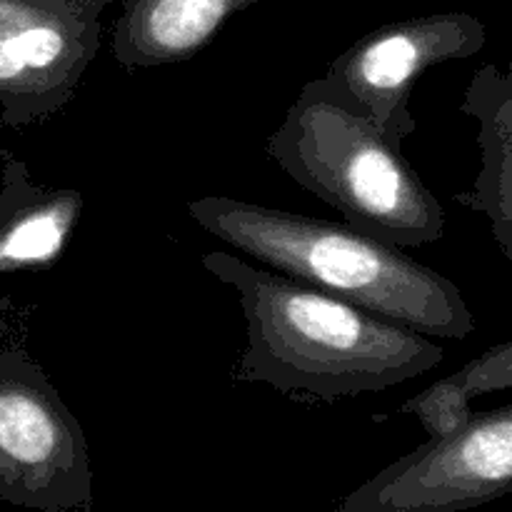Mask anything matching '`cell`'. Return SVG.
Instances as JSON below:
<instances>
[{
	"label": "cell",
	"instance_id": "cell-12",
	"mask_svg": "<svg viewBox=\"0 0 512 512\" xmlns=\"http://www.w3.org/2000/svg\"><path fill=\"white\" fill-rule=\"evenodd\" d=\"M20 3L38 5V8L53 10V13L73 15V18H98L110 5H123L125 0H20Z\"/></svg>",
	"mask_w": 512,
	"mask_h": 512
},
{
	"label": "cell",
	"instance_id": "cell-10",
	"mask_svg": "<svg viewBox=\"0 0 512 512\" xmlns=\"http://www.w3.org/2000/svg\"><path fill=\"white\" fill-rule=\"evenodd\" d=\"M255 3L260 0H125L113 28V55L128 70L185 63Z\"/></svg>",
	"mask_w": 512,
	"mask_h": 512
},
{
	"label": "cell",
	"instance_id": "cell-7",
	"mask_svg": "<svg viewBox=\"0 0 512 512\" xmlns=\"http://www.w3.org/2000/svg\"><path fill=\"white\" fill-rule=\"evenodd\" d=\"M98 18H73L0 0V118L10 128L43 123L78 93L100 50Z\"/></svg>",
	"mask_w": 512,
	"mask_h": 512
},
{
	"label": "cell",
	"instance_id": "cell-3",
	"mask_svg": "<svg viewBox=\"0 0 512 512\" xmlns=\"http://www.w3.org/2000/svg\"><path fill=\"white\" fill-rule=\"evenodd\" d=\"M265 150L295 183L373 238L423 248L445 235L443 205L403 158V145L325 78L300 88Z\"/></svg>",
	"mask_w": 512,
	"mask_h": 512
},
{
	"label": "cell",
	"instance_id": "cell-11",
	"mask_svg": "<svg viewBox=\"0 0 512 512\" xmlns=\"http://www.w3.org/2000/svg\"><path fill=\"white\" fill-rule=\"evenodd\" d=\"M440 383L465 403H473L480 395L512 388V340L493 345L453 375L440 378Z\"/></svg>",
	"mask_w": 512,
	"mask_h": 512
},
{
	"label": "cell",
	"instance_id": "cell-2",
	"mask_svg": "<svg viewBox=\"0 0 512 512\" xmlns=\"http://www.w3.org/2000/svg\"><path fill=\"white\" fill-rule=\"evenodd\" d=\"M195 225L275 273L428 338L465 340L475 318L453 280L353 225L265 208L228 195L188 203Z\"/></svg>",
	"mask_w": 512,
	"mask_h": 512
},
{
	"label": "cell",
	"instance_id": "cell-1",
	"mask_svg": "<svg viewBox=\"0 0 512 512\" xmlns=\"http://www.w3.org/2000/svg\"><path fill=\"white\" fill-rule=\"evenodd\" d=\"M203 268L238 293L248 338L233 378L288 398L333 403L395 388L438 368L445 350L428 335L225 250Z\"/></svg>",
	"mask_w": 512,
	"mask_h": 512
},
{
	"label": "cell",
	"instance_id": "cell-6",
	"mask_svg": "<svg viewBox=\"0 0 512 512\" xmlns=\"http://www.w3.org/2000/svg\"><path fill=\"white\" fill-rule=\"evenodd\" d=\"M488 40L475 15L433 13L373 30L330 63L323 75L353 108L368 115L393 143L415 133L410 98L425 70L480 53Z\"/></svg>",
	"mask_w": 512,
	"mask_h": 512
},
{
	"label": "cell",
	"instance_id": "cell-9",
	"mask_svg": "<svg viewBox=\"0 0 512 512\" xmlns=\"http://www.w3.org/2000/svg\"><path fill=\"white\" fill-rule=\"evenodd\" d=\"M460 110L478 123L480 170L473 188L455 200L488 218L500 253L512 263V55L505 70L493 63L475 70Z\"/></svg>",
	"mask_w": 512,
	"mask_h": 512
},
{
	"label": "cell",
	"instance_id": "cell-5",
	"mask_svg": "<svg viewBox=\"0 0 512 512\" xmlns=\"http://www.w3.org/2000/svg\"><path fill=\"white\" fill-rule=\"evenodd\" d=\"M512 493V403L428 438L345 495L335 512H460Z\"/></svg>",
	"mask_w": 512,
	"mask_h": 512
},
{
	"label": "cell",
	"instance_id": "cell-4",
	"mask_svg": "<svg viewBox=\"0 0 512 512\" xmlns=\"http://www.w3.org/2000/svg\"><path fill=\"white\" fill-rule=\"evenodd\" d=\"M0 500L40 512H95L80 420L23 350L0 353Z\"/></svg>",
	"mask_w": 512,
	"mask_h": 512
},
{
	"label": "cell",
	"instance_id": "cell-8",
	"mask_svg": "<svg viewBox=\"0 0 512 512\" xmlns=\"http://www.w3.org/2000/svg\"><path fill=\"white\" fill-rule=\"evenodd\" d=\"M83 193L40 188L20 160L0 170V275L45 270L63 258L83 215Z\"/></svg>",
	"mask_w": 512,
	"mask_h": 512
}]
</instances>
